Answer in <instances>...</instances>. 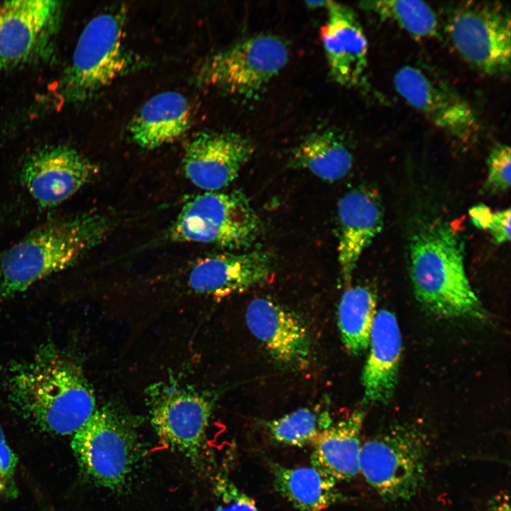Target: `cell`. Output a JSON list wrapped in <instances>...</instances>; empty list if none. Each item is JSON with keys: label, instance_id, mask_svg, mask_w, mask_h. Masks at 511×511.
<instances>
[{"label": "cell", "instance_id": "32", "mask_svg": "<svg viewBox=\"0 0 511 511\" xmlns=\"http://www.w3.org/2000/svg\"><path fill=\"white\" fill-rule=\"evenodd\" d=\"M330 1H306V4L307 6L310 8H320V7H327L329 5Z\"/></svg>", "mask_w": 511, "mask_h": 511}, {"label": "cell", "instance_id": "24", "mask_svg": "<svg viewBox=\"0 0 511 511\" xmlns=\"http://www.w3.org/2000/svg\"><path fill=\"white\" fill-rule=\"evenodd\" d=\"M376 304V295L366 286L348 287L341 296L338 326L344 347L353 355H360L368 348Z\"/></svg>", "mask_w": 511, "mask_h": 511}, {"label": "cell", "instance_id": "12", "mask_svg": "<svg viewBox=\"0 0 511 511\" xmlns=\"http://www.w3.org/2000/svg\"><path fill=\"white\" fill-rule=\"evenodd\" d=\"M97 165L75 149L55 145L40 149L25 161L21 182L42 208L59 205L90 182Z\"/></svg>", "mask_w": 511, "mask_h": 511}, {"label": "cell", "instance_id": "16", "mask_svg": "<svg viewBox=\"0 0 511 511\" xmlns=\"http://www.w3.org/2000/svg\"><path fill=\"white\" fill-rule=\"evenodd\" d=\"M321 37L329 75L337 84L357 87L365 81L368 42L356 13L348 6L330 1Z\"/></svg>", "mask_w": 511, "mask_h": 511}, {"label": "cell", "instance_id": "26", "mask_svg": "<svg viewBox=\"0 0 511 511\" xmlns=\"http://www.w3.org/2000/svg\"><path fill=\"white\" fill-rule=\"evenodd\" d=\"M360 6L381 20L395 23L413 36H436L439 22L434 11L425 2L417 0H380L362 1Z\"/></svg>", "mask_w": 511, "mask_h": 511}, {"label": "cell", "instance_id": "8", "mask_svg": "<svg viewBox=\"0 0 511 511\" xmlns=\"http://www.w3.org/2000/svg\"><path fill=\"white\" fill-rule=\"evenodd\" d=\"M289 51L285 42L277 35H254L207 58L194 79L199 85L251 99L284 68Z\"/></svg>", "mask_w": 511, "mask_h": 511}, {"label": "cell", "instance_id": "15", "mask_svg": "<svg viewBox=\"0 0 511 511\" xmlns=\"http://www.w3.org/2000/svg\"><path fill=\"white\" fill-rule=\"evenodd\" d=\"M245 317L251 332L275 361L290 367L307 364L310 335L296 313L275 301L258 297L247 306Z\"/></svg>", "mask_w": 511, "mask_h": 511}, {"label": "cell", "instance_id": "17", "mask_svg": "<svg viewBox=\"0 0 511 511\" xmlns=\"http://www.w3.org/2000/svg\"><path fill=\"white\" fill-rule=\"evenodd\" d=\"M273 271V256L266 251L214 254L192 266L188 283L197 293L224 297L268 281Z\"/></svg>", "mask_w": 511, "mask_h": 511}, {"label": "cell", "instance_id": "1", "mask_svg": "<svg viewBox=\"0 0 511 511\" xmlns=\"http://www.w3.org/2000/svg\"><path fill=\"white\" fill-rule=\"evenodd\" d=\"M9 399L43 431L72 435L97 410L94 390L79 364L51 345L11 370Z\"/></svg>", "mask_w": 511, "mask_h": 511}, {"label": "cell", "instance_id": "10", "mask_svg": "<svg viewBox=\"0 0 511 511\" xmlns=\"http://www.w3.org/2000/svg\"><path fill=\"white\" fill-rule=\"evenodd\" d=\"M399 95L434 126L462 143H471L480 123L471 105L453 87L424 70L405 65L395 74Z\"/></svg>", "mask_w": 511, "mask_h": 511}, {"label": "cell", "instance_id": "14", "mask_svg": "<svg viewBox=\"0 0 511 511\" xmlns=\"http://www.w3.org/2000/svg\"><path fill=\"white\" fill-rule=\"evenodd\" d=\"M213 410L211 400L185 389H172L154 400L151 422L160 439L188 456L200 451Z\"/></svg>", "mask_w": 511, "mask_h": 511}, {"label": "cell", "instance_id": "19", "mask_svg": "<svg viewBox=\"0 0 511 511\" xmlns=\"http://www.w3.org/2000/svg\"><path fill=\"white\" fill-rule=\"evenodd\" d=\"M368 346L361 378L364 402L385 405L395 392L402 353L399 324L390 311L376 312Z\"/></svg>", "mask_w": 511, "mask_h": 511}, {"label": "cell", "instance_id": "21", "mask_svg": "<svg viewBox=\"0 0 511 511\" xmlns=\"http://www.w3.org/2000/svg\"><path fill=\"white\" fill-rule=\"evenodd\" d=\"M191 109L180 93L167 91L150 97L132 119L129 132L140 147L154 149L170 143L188 128Z\"/></svg>", "mask_w": 511, "mask_h": 511}, {"label": "cell", "instance_id": "27", "mask_svg": "<svg viewBox=\"0 0 511 511\" xmlns=\"http://www.w3.org/2000/svg\"><path fill=\"white\" fill-rule=\"evenodd\" d=\"M468 214L473 224L479 229L488 231L497 243L502 244L510 241V208L495 211L485 204H478L471 207Z\"/></svg>", "mask_w": 511, "mask_h": 511}, {"label": "cell", "instance_id": "28", "mask_svg": "<svg viewBox=\"0 0 511 511\" xmlns=\"http://www.w3.org/2000/svg\"><path fill=\"white\" fill-rule=\"evenodd\" d=\"M510 148L500 143L489 153L487 165L488 175L484 189L490 193L506 192L510 187Z\"/></svg>", "mask_w": 511, "mask_h": 511}, {"label": "cell", "instance_id": "18", "mask_svg": "<svg viewBox=\"0 0 511 511\" xmlns=\"http://www.w3.org/2000/svg\"><path fill=\"white\" fill-rule=\"evenodd\" d=\"M337 215L338 262L344 283L349 284L363 253L383 229V211L373 190L358 187L340 199Z\"/></svg>", "mask_w": 511, "mask_h": 511}, {"label": "cell", "instance_id": "11", "mask_svg": "<svg viewBox=\"0 0 511 511\" xmlns=\"http://www.w3.org/2000/svg\"><path fill=\"white\" fill-rule=\"evenodd\" d=\"M57 1L16 0L0 3V70L13 68L43 57L61 20Z\"/></svg>", "mask_w": 511, "mask_h": 511}, {"label": "cell", "instance_id": "23", "mask_svg": "<svg viewBox=\"0 0 511 511\" xmlns=\"http://www.w3.org/2000/svg\"><path fill=\"white\" fill-rule=\"evenodd\" d=\"M290 165L306 169L329 182L344 177L351 170L353 155L343 139L331 130L312 133L292 153Z\"/></svg>", "mask_w": 511, "mask_h": 511}, {"label": "cell", "instance_id": "5", "mask_svg": "<svg viewBox=\"0 0 511 511\" xmlns=\"http://www.w3.org/2000/svg\"><path fill=\"white\" fill-rule=\"evenodd\" d=\"M125 11L92 18L82 31L60 83L68 101H83L119 77L128 67L123 45Z\"/></svg>", "mask_w": 511, "mask_h": 511}, {"label": "cell", "instance_id": "20", "mask_svg": "<svg viewBox=\"0 0 511 511\" xmlns=\"http://www.w3.org/2000/svg\"><path fill=\"white\" fill-rule=\"evenodd\" d=\"M365 415L363 410H356L323 431L312 444L311 466L336 482L351 480L360 473Z\"/></svg>", "mask_w": 511, "mask_h": 511}, {"label": "cell", "instance_id": "29", "mask_svg": "<svg viewBox=\"0 0 511 511\" xmlns=\"http://www.w3.org/2000/svg\"><path fill=\"white\" fill-rule=\"evenodd\" d=\"M217 504L214 511H262L256 501L227 478L216 485Z\"/></svg>", "mask_w": 511, "mask_h": 511}, {"label": "cell", "instance_id": "7", "mask_svg": "<svg viewBox=\"0 0 511 511\" xmlns=\"http://www.w3.org/2000/svg\"><path fill=\"white\" fill-rule=\"evenodd\" d=\"M427 451L420 431L392 427L362 444L360 473L383 499L407 500L423 483Z\"/></svg>", "mask_w": 511, "mask_h": 511}, {"label": "cell", "instance_id": "31", "mask_svg": "<svg viewBox=\"0 0 511 511\" xmlns=\"http://www.w3.org/2000/svg\"><path fill=\"white\" fill-rule=\"evenodd\" d=\"M493 511H510L509 504L507 500H502L496 502L493 507Z\"/></svg>", "mask_w": 511, "mask_h": 511}, {"label": "cell", "instance_id": "30", "mask_svg": "<svg viewBox=\"0 0 511 511\" xmlns=\"http://www.w3.org/2000/svg\"><path fill=\"white\" fill-rule=\"evenodd\" d=\"M16 463V457L0 427V498L12 494Z\"/></svg>", "mask_w": 511, "mask_h": 511}, {"label": "cell", "instance_id": "6", "mask_svg": "<svg viewBox=\"0 0 511 511\" xmlns=\"http://www.w3.org/2000/svg\"><path fill=\"white\" fill-rule=\"evenodd\" d=\"M71 447L87 477L101 486L118 488L126 481L136 460L134 424L118 407L104 405L72 434Z\"/></svg>", "mask_w": 511, "mask_h": 511}, {"label": "cell", "instance_id": "25", "mask_svg": "<svg viewBox=\"0 0 511 511\" xmlns=\"http://www.w3.org/2000/svg\"><path fill=\"white\" fill-rule=\"evenodd\" d=\"M332 424L327 410L304 407L268 421L264 426L273 443L302 447L312 445L319 434Z\"/></svg>", "mask_w": 511, "mask_h": 511}, {"label": "cell", "instance_id": "3", "mask_svg": "<svg viewBox=\"0 0 511 511\" xmlns=\"http://www.w3.org/2000/svg\"><path fill=\"white\" fill-rule=\"evenodd\" d=\"M409 268L417 300L433 314L484 318L483 307L466 274L463 243L447 223L432 222L413 234Z\"/></svg>", "mask_w": 511, "mask_h": 511}, {"label": "cell", "instance_id": "22", "mask_svg": "<svg viewBox=\"0 0 511 511\" xmlns=\"http://www.w3.org/2000/svg\"><path fill=\"white\" fill-rule=\"evenodd\" d=\"M275 490L297 511H324L346 500L333 478L314 466L289 467L267 460Z\"/></svg>", "mask_w": 511, "mask_h": 511}, {"label": "cell", "instance_id": "9", "mask_svg": "<svg viewBox=\"0 0 511 511\" xmlns=\"http://www.w3.org/2000/svg\"><path fill=\"white\" fill-rule=\"evenodd\" d=\"M447 31L455 49L473 67L490 75L509 73L510 15L502 6L464 3L452 12Z\"/></svg>", "mask_w": 511, "mask_h": 511}, {"label": "cell", "instance_id": "4", "mask_svg": "<svg viewBox=\"0 0 511 511\" xmlns=\"http://www.w3.org/2000/svg\"><path fill=\"white\" fill-rule=\"evenodd\" d=\"M261 229V221L243 192L216 191L205 192L188 201L169 235L177 242L241 249L249 248Z\"/></svg>", "mask_w": 511, "mask_h": 511}, {"label": "cell", "instance_id": "2", "mask_svg": "<svg viewBox=\"0 0 511 511\" xmlns=\"http://www.w3.org/2000/svg\"><path fill=\"white\" fill-rule=\"evenodd\" d=\"M114 224L107 214L89 211L33 229L1 253L0 296L21 293L72 266L107 238Z\"/></svg>", "mask_w": 511, "mask_h": 511}, {"label": "cell", "instance_id": "13", "mask_svg": "<svg viewBox=\"0 0 511 511\" xmlns=\"http://www.w3.org/2000/svg\"><path fill=\"white\" fill-rule=\"evenodd\" d=\"M254 150L250 138L238 133H200L185 148L183 171L196 187L219 191L237 177Z\"/></svg>", "mask_w": 511, "mask_h": 511}]
</instances>
